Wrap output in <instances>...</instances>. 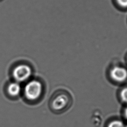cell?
Instances as JSON below:
<instances>
[{"instance_id": "30bf717a", "label": "cell", "mask_w": 127, "mask_h": 127, "mask_svg": "<svg viewBox=\"0 0 127 127\" xmlns=\"http://www.w3.org/2000/svg\"><path fill=\"white\" fill-rule=\"evenodd\" d=\"M126 127H127V126H126Z\"/></svg>"}, {"instance_id": "5b68a950", "label": "cell", "mask_w": 127, "mask_h": 127, "mask_svg": "<svg viewBox=\"0 0 127 127\" xmlns=\"http://www.w3.org/2000/svg\"><path fill=\"white\" fill-rule=\"evenodd\" d=\"M21 91L22 89L20 85L16 81L11 82L7 86V93L11 97L15 98L18 97L21 93Z\"/></svg>"}, {"instance_id": "9c48e42d", "label": "cell", "mask_w": 127, "mask_h": 127, "mask_svg": "<svg viewBox=\"0 0 127 127\" xmlns=\"http://www.w3.org/2000/svg\"><path fill=\"white\" fill-rule=\"evenodd\" d=\"M125 116H126V118H127V107L125 110Z\"/></svg>"}, {"instance_id": "7a4b0ae2", "label": "cell", "mask_w": 127, "mask_h": 127, "mask_svg": "<svg viewBox=\"0 0 127 127\" xmlns=\"http://www.w3.org/2000/svg\"><path fill=\"white\" fill-rule=\"evenodd\" d=\"M43 90V85L40 81L32 79L28 81L25 84L23 89V94L27 101L34 102L41 98Z\"/></svg>"}, {"instance_id": "8992f818", "label": "cell", "mask_w": 127, "mask_h": 127, "mask_svg": "<svg viewBox=\"0 0 127 127\" xmlns=\"http://www.w3.org/2000/svg\"><path fill=\"white\" fill-rule=\"evenodd\" d=\"M108 127H125V126L122 121L116 120L111 122Z\"/></svg>"}, {"instance_id": "3957f363", "label": "cell", "mask_w": 127, "mask_h": 127, "mask_svg": "<svg viewBox=\"0 0 127 127\" xmlns=\"http://www.w3.org/2000/svg\"><path fill=\"white\" fill-rule=\"evenodd\" d=\"M32 69L31 66L25 63H19L15 65L12 70V76L17 82L26 81L31 77Z\"/></svg>"}, {"instance_id": "ba28073f", "label": "cell", "mask_w": 127, "mask_h": 127, "mask_svg": "<svg viewBox=\"0 0 127 127\" xmlns=\"http://www.w3.org/2000/svg\"><path fill=\"white\" fill-rule=\"evenodd\" d=\"M118 3L123 7H127V0H117Z\"/></svg>"}, {"instance_id": "277c9868", "label": "cell", "mask_w": 127, "mask_h": 127, "mask_svg": "<svg viewBox=\"0 0 127 127\" xmlns=\"http://www.w3.org/2000/svg\"><path fill=\"white\" fill-rule=\"evenodd\" d=\"M110 76L116 81L123 82L127 78V70L122 67L115 66L110 71Z\"/></svg>"}, {"instance_id": "6da1fadb", "label": "cell", "mask_w": 127, "mask_h": 127, "mask_svg": "<svg viewBox=\"0 0 127 127\" xmlns=\"http://www.w3.org/2000/svg\"><path fill=\"white\" fill-rule=\"evenodd\" d=\"M71 98L69 94L63 90L55 93L50 101L51 110L56 113H61L68 109L70 105Z\"/></svg>"}, {"instance_id": "52a82bcc", "label": "cell", "mask_w": 127, "mask_h": 127, "mask_svg": "<svg viewBox=\"0 0 127 127\" xmlns=\"http://www.w3.org/2000/svg\"><path fill=\"white\" fill-rule=\"evenodd\" d=\"M121 96L122 100L127 103V87L124 88L121 93Z\"/></svg>"}]
</instances>
